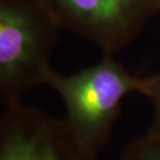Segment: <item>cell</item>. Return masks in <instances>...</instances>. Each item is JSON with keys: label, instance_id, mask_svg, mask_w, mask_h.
I'll return each instance as SVG.
<instances>
[{"label": "cell", "instance_id": "cell-1", "mask_svg": "<svg viewBox=\"0 0 160 160\" xmlns=\"http://www.w3.org/2000/svg\"><path fill=\"white\" fill-rule=\"evenodd\" d=\"M44 84L61 97L65 121L88 148L100 153L110 141L112 131L120 118L121 103L129 94L148 97L151 78L128 71L113 55L74 74H59L51 69Z\"/></svg>", "mask_w": 160, "mask_h": 160}, {"label": "cell", "instance_id": "cell-2", "mask_svg": "<svg viewBox=\"0 0 160 160\" xmlns=\"http://www.w3.org/2000/svg\"><path fill=\"white\" fill-rule=\"evenodd\" d=\"M62 26L44 0H0V98L20 102L44 84Z\"/></svg>", "mask_w": 160, "mask_h": 160}, {"label": "cell", "instance_id": "cell-3", "mask_svg": "<svg viewBox=\"0 0 160 160\" xmlns=\"http://www.w3.org/2000/svg\"><path fill=\"white\" fill-rule=\"evenodd\" d=\"M0 160H100L70 128L23 101L4 106L0 116Z\"/></svg>", "mask_w": 160, "mask_h": 160}, {"label": "cell", "instance_id": "cell-4", "mask_svg": "<svg viewBox=\"0 0 160 160\" xmlns=\"http://www.w3.org/2000/svg\"><path fill=\"white\" fill-rule=\"evenodd\" d=\"M59 25L114 55L125 49L158 12L157 0H44Z\"/></svg>", "mask_w": 160, "mask_h": 160}, {"label": "cell", "instance_id": "cell-5", "mask_svg": "<svg viewBox=\"0 0 160 160\" xmlns=\"http://www.w3.org/2000/svg\"><path fill=\"white\" fill-rule=\"evenodd\" d=\"M119 160H160V131L147 129L143 135L133 139Z\"/></svg>", "mask_w": 160, "mask_h": 160}, {"label": "cell", "instance_id": "cell-6", "mask_svg": "<svg viewBox=\"0 0 160 160\" xmlns=\"http://www.w3.org/2000/svg\"><path fill=\"white\" fill-rule=\"evenodd\" d=\"M151 87H149L148 97L153 104V119L147 129L149 131H160V70L157 74L149 76Z\"/></svg>", "mask_w": 160, "mask_h": 160}, {"label": "cell", "instance_id": "cell-7", "mask_svg": "<svg viewBox=\"0 0 160 160\" xmlns=\"http://www.w3.org/2000/svg\"><path fill=\"white\" fill-rule=\"evenodd\" d=\"M157 5H158V12H160V0H157Z\"/></svg>", "mask_w": 160, "mask_h": 160}]
</instances>
